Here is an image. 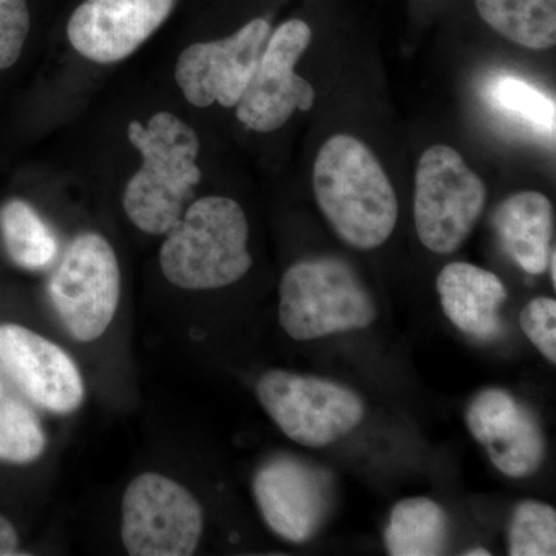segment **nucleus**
Segmentation results:
<instances>
[{
	"label": "nucleus",
	"mask_w": 556,
	"mask_h": 556,
	"mask_svg": "<svg viewBox=\"0 0 556 556\" xmlns=\"http://www.w3.org/2000/svg\"><path fill=\"white\" fill-rule=\"evenodd\" d=\"M482 97L500 118L554 144L556 104L546 91L521 76L496 72L486 76Z\"/></svg>",
	"instance_id": "obj_17"
},
{
	"label": "nucleus",
	"mask_w": 556,
	"mask_h": 556,
	"mask_svg": "<svg viewBox=\"0 0 556 556\" xmlns=\"http://www.w3.org/2000/svg\"><path fill=\"white\" fill-rule=\"evenodd\" d=\"M311 40L313 30L302 20L283 22L270 31L257 68L236 105L237 118L249 130L270 134L283 127L298 110L313 109L316 90L295 73Z\"/></svg>",
	"instance_id": "obj_9"
},
{
	"label": "nucleus",
	"mask_w": 556,
	"mask_h": 556,
	"mask_svg": "<svg viewBox=\"0 0 556 556\" xmlns=\"http://www.w3.org/2000/svg\"><path fill=\"white\" fill-rule=\"evenodd\" d=\"M30 24L27 0H0V72L20 61Z\"/></svg>",
	"instance_id": "obj_23"
},
{
	"label": "nucleus",
	"mask_w": 556,
	"mask_h": 556,
	"mask_svg": "<svg viewBox=\"0 0 556 556\" xmlns=\"http://www.w3.org/2000/svg\"><path fill=\"white\" fill-rule=\"evenodd\" d=\"M127 138L141 156V167L123 193L131 225L150 236H164L179 222L200 185V137L181 118L159 112L148 123L130 121Z\"/></svg>",
	"instance_id": "obj_2"
},
{
	"label": "nucleus",
	"mask_w": 556,
	"mask_h": 556,
	"mask_svg": "<svg viewBox=\"0 0 556 556\" xmlns=\"http://www.w3.org/2000/svg\"><path fill=\"white\" fill-rule=\"evenodd\" d=\"M508 555H556V511L541 501L519 503L508 525Z\"/></svg>",
	"instance_id": "obj_22"
},
{
	"label": "nucleus",
	"mask_w": 556,
	"mask_h": 556,
	"mask_svg": "<svg viewBox=\"0 0 556 556\" xmlns=\"http://www.w3.org/2000/svg\"><path fill=\"white\" fill-rule=\"evenodd\" d=\"M0 230L7 254L22 269H47L60 254L53 230L27 201L14 199L3 204Z\"/></svg>",
	"instance_id": "obj_20"
},
{
	"label": "nucleus",
	"mask_w": 556,
	"mask_h": 556,
	"mask_svg": "<svg viewBox=\"0 0 556 556\" xmlns=\"http://www.w3.org/2000/svg\"><path fill=\"white\" fill-rule=\"evenodd\" d=\"M501 244L530 276L546 273L554 247V207L544 193L525 190L504 200L493 214Z\"/></svg>",
	"instance_id": "obj_16"
},
{
	"label": "nucleus",
	"mask_w": 556,
	"mask_h": 556,
	"mask_svg": "<svg viewBox=\"0 0 556 556\" xmlns=\"http://www.w3.org/2000/svg\"><path fill=\"white\" fill-rule=\"evenodd\" d=\"M166 236L160 266L174 287L188 291L226 288L252 268L247 214L228 197L193 201Z\"/></svg>",
	"instance_id": "obj_3"
},
{
	"label": "nucleus",
	"mask_w": 556,
	"mask_h": 556,
	"mask_svg": "<svg viewBox=\"0 0 556 556\" xmlns=\"http://www.w3.org/2000/svg\"><path fill=\"white\" fill-rule=\"evenodd\" d=\"M547 269H548V273H551L552 285H554V288H555L556 287V252H555V248L552 249L551 257H548Z\"/></svg>",
	"instance_id": "obj_26"
},
{
	"label": "nucleus",
	"mask_w": 556,
	"mask_h": 556,
	"mask_svg": "<svg viewBox=\"0 0 556 556\" xmlns=\"http://www.w3.org/2000/svg\"><path fill=\"white\" fill-rule=\"evenodd\" d=\"M21 551V536L16 526L5 515L0 514V556L24 555Z\"/></svg>",
	"instance_id": "obj_25"
},
{
	"label": "nucleus",
	"mask_w": 556,
	"mask_h": 556,
	"mask_svg": "<svg viewBox=\"0 0 556 556\" xmlns=\"http://www.w3.org/2000/svg\"><path fill=\"white\" fill-rule=\"evenodd\" d=\"M313 189L321 214L350 247L371 251L393 236L396 190L361 139L340 134L324 142L314 161Z\"/></svg>",
	"instance_id": "obj_1"
},
{
	"label": "nucleus",
	"mask_w": 556,
	"mask_h": 556,
	"mask_svg": "<svg viewBox=\"0 0 556 556\" xmlns=\"http://www.w3.org/2000/svg\"><path fill=\"white\" fill-rule=\"evenodd\" d=\"M49 295L73 339H100L115 318L121 298V269L112 244L100 233L76 237L50 278Z\"/></svg>",
	"instance_id": "obj_7"
},
{
	"label": "nucleus",
	"mask_w": 556,
	"mask_h": 556,
	"mask_svg": "<svg viewBox=\"0 0 556 556\" xmlns=\"http://www.w3.org/2000/svg\"><path fill=\"white\" fill-rule=\"evenodd\" d=\"M46 447L39 417L0 376V463L27 466L36 463Z\"/></svg>",
	"instance_id": "obj_21"
},
{
	"label": "nucleus",
	"mask_w": 556,
	"mask_h": 556,
	"mask_svg": "<svg viewBox=\"0 0 556 556\" xmlns=\"http://www.w3.org/2000/svg\"><path fill=\"white\" fill-rule=\"evenodd\" d=\"M121 538L131 556H188L203 535V507L186 486L148 471L127 485Z\"/></svg>",
	"instance_id": "obj_8"
},
{
	"label": "nucleus",
	"mask_w": 556,
	"mask_h": 556,
	"mask_svg": "<svg viewBox=\"0 0 556 556\" xmlns=\"http://www.w3.org/2000/svg\"><path fill=\"white\" fill-rule=\"evenodd\" d=\"M466 555L467 556H479V555L490 556V552L486 551V548L475 547V548H470V551L466 552Z\"/></svg>",
	"instance_id": "obj_27"
},
{
	"label": "nucleus",
	"mask_w": 556,
	"mask_h": 556,
	"mask_svg": "<svg viewBox=\"0 0 556 556\" xmlns=\"http://www.w3.org/2000/svg\"><path fill=\"white\" fill-rule=\"evenodd\" d=\"M519 324L526 338L547 358L556 364V302L551 298L530 300L519 314Z\"/></svg>",
	"instance_id": "obj_24"
},
{
	"label": "nucleus",
	"mask_w": 556,
	"mask_h": 556,
	"mask_svg": "<svg viewBox=\"0 0 556 556\" xmlns=\"http://www.w3.org/2000/svg\"><path fill=\"white\" fill-rule=\"evenodd\" d=\"M255 393L285 437L303 447L336 444L365 417L356 391L317 376L270 369L258 379Z\"/></svg>",
	"instance_id": "obj_6"
},
{
	"label": "nucleus",
	"mask_w": 556,
	"mask_h": 556,
	"mask_svg": "<svg viewBox=\"0 0 556 556\" xmlns=\"http://www.w3.org/2000/svg\"><path fill=\"white\" fill-rule=\"evenodd\" d=\"M376 317L375 299L345 260L329 255L302 260L281 277L278 321L299 342L361 331Z\"/></svg>",
	"instance_id": "obj_4"
},
{
	"label": "nucleus",
	"mask_w": 556,
	"mask_h": 556,
	"mask_svg": "<svg viewBox=\"0 0 556 556\" xmlns=\"http://www.w3.org/2000/svg\"><path fill=\"white\" fill-rule=\"evenodd\" d=\"M270 35L269 22L257 17L219 40L197 42L182 50L175 80L193 108H236L254 75Z\"/></svg>",
	"instance_id": "obj_10"
},
{
	"label": "nucleus",
	"mask_w": 556,
	"mask_h": 556,
	"mask_svg": "<svg viewBox=\"0 0 556 556\" xmlns=\"http://www.w3.org/2000/svg\"><path fill=\"white\" fill-rule=\"evenodd\" d=\"M486 203V186L456 149L428 148L417 163L413 214L420 243L439 255L463 247Z\"/></svg>",
	"instance_id": "obj_5"
},
{
	"label": "nucleus",
	"mask_w": 556,
	"mask_h": 556,
	"mask_svg": "<svg viewBox=\"0 0 556 556\" xmlns=\"http://www.w3.org/2000/svg\"><path fill=\"white\" fill-rule=\"evenodd\" d=\"M479 16L497 35L529 50L556 43V0H475Z\"/></svg>",
	"instance_id": "obj_19"
},
{
	"label": "nucleus",
	"mask_w": 556,
	"mask_h": 556,
	"mask_svg": "<svg viewBox=\"0 0 556 556\" xmlns=\"http://www.w3.org/2000/svg\"><path fill=\"white\" fill-rule=\"evenodd\" d=\"M177 0H84L67 36L80 56L115 64L131 56L169 20Z\"/></svg>",
	"instance_id": "obj_14"
},
{
	"label": "nucleus",
	"mask_w": 556,
	"mask_h": 556,
	"mask_svg": "<svg viewBox=\"0 0 556 556\" xmlns=\"http://www.w3.org/2000/svg\"><path fill=\"white\" fill-rule=\"evenodd\" d=\"M466 422L504 477L530 478L543 466L547 444L540 420L503 388L479 391L468 405Z\"/></svg>",
	"instance_id": "obj_13"
},
{
	"label": "nucleus",
	"mask_w": 556,
	"mask_h": 556,
	"mask_svg": "<svg viewBox=\"0 0 556 556\" xmlns=\"http://www.w3.org/2000/svg\"><path fill=\"white\" fill-rule=\"evenodd\" d=\"M388 555L437 556L448 541V518L444 508L430 497L399 501L383 533Z\"/></svg>",
	"instance_id": "obj_18"
},
{
	"label": "nucleus",
	"mask_w": 556,
	"mask_h": 556,
	"mask_svg": "<svg viewBox=\"0 0 556 556\" xmlns=\"http://www.w3.org/2000/svg\"><path fill=\"white\" fill-rule=\"evenodd\" d=\"M0 371L28 401L70 415L86 396L83 376L67 351L20 324H0Z\"/></svg>",
	"instance_id": "obj_11"
},
{
	"label": "nucleus",
	"mask_w": 556,
	"mask_h": 556,
	"mask_svg": "<svg viewBox=\"0 0 556 556\" xmlns=\"http://www.w3.org/2000/svg\"><path fill=\"white\" fill-rule=\"evenodd\" d=\"M252 493L266 526L288 543H306L328 517V475L295 457L260 467Z\"/></svg>",
	"instance_id": "obj_12"
},
{
	"label": "nucleus",
	"mask_w": 556,
	"mask_h": 556,
	"mask_svg": "<svg viewBox=\"0 0 556 556\" xmlns=\"http://www.w3.org/2000/svg\"><path fill=\"white\" fill-rule=\"evenodd\" d=\"M437 288L445 317L460 332L481 340L500 334L507 289L492 270L453 262L439 273Z\"/></svg>",
	"instance_id": "obj_15"
}]
</instances>
